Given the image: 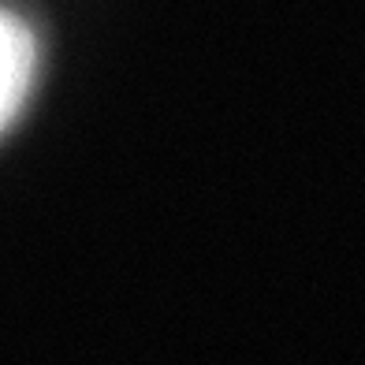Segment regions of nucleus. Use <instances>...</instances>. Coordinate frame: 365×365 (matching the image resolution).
Wrapping results in <instances>:
<instances>
[{
    "label": "nucleus",
    "instance_id": "obj_1",
    "mask_svg": "<svg viewBox=\"0 0 365 365\" xmlns=\"http://www.w3.org/2000/svg\"><path fill=\"white\" fill-rule=\"evenodd\" d=\"M38 78V38L15 11L0 8V135L23 112Z\"/></svg>",
    "mask_w": 365,
    "mask_h": 365
}]
</instances>
